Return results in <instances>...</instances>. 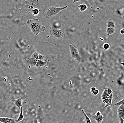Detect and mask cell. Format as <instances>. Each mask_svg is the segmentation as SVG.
Returning a JSON list of instances; mask_svg holds the SVG:
<instances>
[{
  "label": "cell",
  "mask_w": 124,
  "mask_h": 123,
  "mask_svg": "<svg viewBox=\"0 0 124 123\" xmlns=\"http://www.w3.org/2000/svg\"><path fill=\"white\" fill-rule=\"evenodd\" d=\"M23 9L26 13L31 12L34 9H38L40 10L41 14H43L51 4L46 0H23L22 1Z\"/></svg>",
  "instance_id": "cell-1"
},
{
  "label": "cell",
  "mask_w": 124,
  "mask_h": 123,
  "mask_svg": "<svg viewBox=\"0 0 124 123\" xmlns=\"http://www.w3.org/2000/svg\"><path fill=\"white\" fill-rule=\"evenodd\" d=\"M26 24L31 29L32 34L35 36L45 31L46 29V27L42 25L37 18L28 20L26 22Z\"/></svg>",
  "instance_id": "cell-2"
},
{
  "label": "cell",
  "mask_w": 124,
  "mask_h": 123,
  "mask_svg": "<svg viewBox=\"0 0 124 123\" xmlns=\"http://www.w3.org/2000/svg\"><path fill=\"white\" fill-rule=\"evenodd\" d=\"M68 7V6L62 7L50 6L48 7L45 12L44 14V16L46 19L51 18Z\"/></svg>",
  "instance_id": "cell-3"
},
{
  "label": "cell",
  "mask_w": 124,
  "mask_h": 123,
  "mask_svg": "<svg viewBox=\"0 0 124 123\" xmlns=\"http://www.w3.org/2000/svg\"><path fill=\"white\" fill-rule=\"evenodd\" d=\"M49 31L50 35L54 39H61L64 36L63 31L55 27L51 26Z\"/></svg>",
  "instance_id": "cell-4"
},
{
  "label": "cell",
  "mask_w": 124,
  "mask_h": 123,
  "mask_svg": "<svg viewBox=\"0 0 124 123\" xmlns=\"http://www.w3.org/2000/svg\"><path fill=\"white\" fill-rule=\"evenodd\" d=\"M70 50L72 57L77 61L80 62L82 59L81 57L79 55L78 47L74 44H70Z\"/></svg>",
  "instance_id": "cell-5"
},
{
  "label": "cell",
  "mask_w": 124,
  "mask_h": 123,
  "mask_svg": "<svg viewBox=\"0 0 124 123\" xmlns=\"http://www.w3.org/2000/svg\"><path fill=\"white\" fill-rule=\"evenodd\" d=\"M39 53L37 52H35L31 56L28 61V64L32 67H35L37 62Z\"/></svg>",
  "instance_id": "cell-6"
},
{
  "label": "cell",
  "mask_w": 124,
  "mask_h": 123,
  "mask_svg": "<svg viewBox=\"0 0 124 123\" xmlns=\"http://www.w3.org/2000/svg\"><path fill=\"white\" fill-rule=\"evenodd\" d=\"M93 118L96 121L97 123H101L103 120V117L101 115L100 112L97 111L96 112V114L93 116Z\"/></svg>",
  "instance_id": "cell-7"
},
{
  "label": "cell",
  "mask_w": 124,
  "mask_h": 123,
  "mask_svg": "<svg viewBox=\"0 0 124 123\" xmlns=\"http://www.w3.org/2000/svg\"><path fill=\"white\" fill-rule=\"evenodd\" d=\"M118 116L119 118L124 120V105H120L117 110Z\"/></svg>",
  "instance_id": "cell-8"
},
{
  "label": "cell",
  "mask_w": 124,
  "mask_h": 123,
  "mask_svg": "<svg viewBox=\"0 0 124 123\" xmlns=\"http://www.w3.org/2000/svg\"><path fill=\"white\" fill-rule=\"evenodd\" d=\"M0 122L3 123H15L16 120L12 118L0 117Z\"/></svg>",
  "instance_id": "cell-9"
},
{
  "label": "cell",
  "mask_w": 124,
  "mask_h": 123,
  "mask_svg": "<svg viewBox=\"0 0 124 123\" xmlns=\"http://www.w3.org/2000/svg\"><path fill=\"white\" fill-rule=\"evenodd\" d=\"M22 99L20 98L19 99H11V101L13 102L15 105L18 107L19 110H20L21 108L22 107Z\"/></svg>",
  "instance_id": "cell-10"
},
{
  "label": "cell",
  "mask_w": 124,
  "mask_h": 123,
  "mask_svg": "<svg viewBox=\"0 0 124 123\" xmlns=\"http://www.w3.org/2000/svg\"><path fill=\"white\" fill-rule=\"evenodd\" d=\"M107 28H115L116 25L115 22L111 18H109L107 22Z\"/></svg>",
  "instance_id": "cell-11"
},
{
  "label": "cell",
  "mask_w": 124,
  "mask_h": 123,
  "mask_svg": "<svg viewBox=\"0 0 124 123\" xmlns=\"http://www.w3.org/2000/svg\"><path fill=\"white\" fill-rule=\"evenodd\" d=\"M47 61H42L38 59L37 62L35 67H42L45 66L46 65Z\"/></svg>",
  "instance_id": "cell-12"
},
{
  "label": "cell",
  "mask_w": 124,
  "mask_h": 123,
  "mask_svg": "<svg viewBox=\"0 0 124 123\" xmlns=\"http://www.w3.org/2000/svg\"><path fill=\"white\" fill-rule=\"evenodd\" d=\"M78 7L79 8L80 11L81 12H84L86 11L88 8V7L85 4H81L79 5Z\"/></svg>",
  "instance_id": "cell-13"
},
{
  "label": "cell",
  "mask_w": 124,
  "mask_h": 123,
  "mask_svg": "<svg viewBox=\"0 0 124 123\" xmlns=\"http://www.w3.org/2000/svg\"><path fill=\"white\" fill-rule=\"evenodd\" d=\"M116 31L115 28H107L106 32L107 36H109L110 35L113 34L115 33Z\"/></svg>",
  "instance_id": "cell-14"
},
{
  "label": "cell",
  "mask_w": 124,
  "mask_h": 123,
  "mask_svg": "<svg viewBox=\"0 0 124 123\" xmlns=\"http://www.w3.org/2000/svg\"><path fill=\"white\" fill-rule=\"evenodd\" d=\"M23 107H22L20 109V113L19 115L18 119L16 120V123H18L20 121H21L23 120L24 118V116H23V114L22 111Z\"/></svg>",
  "instance_id": "cell-15"
},
{
  "label": "cell",
  "mask_w": 124,
  "mask_h": 123,
  "mask_svg": "<svg viewBox=\"0 0 124 123\" xmlns=\"http://www.w3.org/2000/svg\"><path fill=\"white\" fill-rule=\"evenodd\" d=\"M113 93H112L111 94L109 95V96L108 97V99H109V102L108 103V104H106L104 108H106L107 107L109 106L113 105L112 104V99H113Z\"/></svg>",
  "instance_id": "cell-16"
},
{
  "label": "cell",
  "mask_w": 124,
  "mask_h": 123,
  "mask_svg": "<svg viewBox=\"0 0 124 123\" xmlns=\"http://www.w3.org/2000/svg\"><path fill=\"white\" fill-rule=\"evenodd\" d=\"M31 13L32 15L35 16L38 15L39 14H41L40 11L38 9H34L32 10Z\"/></svg>",
  "instance_id": "cell-17"
},
{
  "label": "cell",
  "mask_w": 124,
  "mask_h": 123,
  "mask_svg": "<svg viewBox=\"0 0 124 123\" xmlns=\"http://www.w3.org/2000/svg\"><path fill=\"white\" fill-rule=\"evenodd\" d=\"M91 93L94 95H96L99 93V90L96 89L95 87H91Z\"/></svg>",
  "instance_id": "cell-18"
},
{
  "label": "cell",
  "mask_w": 124,
  "mask_h": 123,
  "mask_svg": "<svg viewBox=\"0 0 124 123\" xmlns=\"http://www.w3.org/2000/svg\"><path fill=\"white\" fill-rule=\"evenodd\" d=\"M82 113H83L85 117V123H91L90 120L89 118L87 116L86 114V113H85L84 110H82Z\"/></svg>",
  "instance_id": "cell-19"
},
{
  "label": "cell",
  "mask_w": 124,
  "mask_h": 123,
  "mask_svg": "<svg viewBox=\"0 0 124 123\" xmlns=\"http://www.w3.org/2000/svg\"><path fill=\"white\" fill-rule=\"evenodd\" d=\"M110 47V45L109 44L107 43H105L103 44L102 48L103 50L107 51L109 49Z\"/></svg>",
  "instance_id": "cell-20"
},
{
  "label": "cell",
  "mask_w": 124,
  "mask_h": 123,
  "mask_svg": "<svg viewBox=\"0 0 124 123\" xmlns=\"http://www.w3.org/2000/svg\"><path fill=\"white\" fill-rule=\"evenodd\" d=\"M38 59L45 61H47L45 57L44 56L41 55V54H40V53H39V56Z\"/></svg>",
  "instance_id": "cell-21"
},
{
  "label": "cell",
  "mask_w": 124,
  "mask_h": 123,
  "mask_svg": "<svg viewBox=\"0 0 124 123\" xmlns=\"http://www.w3.org/2000/svg\"><path fill=\"white\" fill-rule=\"evenodd\" d=\"M122 104L124 105V99H123L122 100H121L120 101L118 102V103H116V104H115L113 105L114 106H120V105Z\"/></svg>",
  "instance_id": "cell-22"
},
{
  "label": "cell",
  "mask_w": 124,
  "mask_h": 123,
  "mask_svg": "<svg viewBox=\"0 0 124 123\" xmlns=\"http://www.w3.org/2000/svg\"><path fill=\"white\" fill-rule=\"evenodd\" d=\"M102 95H105L106 96L108 97L109 96L108 94V92H107V88H105L104 89V91L103 92L102 94Z\"/></svg>",
  "instance_id": "cell-23"
},
{
  "label": "cell",
  "mask_w": 124,
  "mask_h": 123,
  "mask_svg": "<svg viewBox=\"0 0 124 123\" xmlns=\"http://www.w3.org/2000/svg\"><path fill=\"white\" fill-rule=\"evenodd\" d=\"M107 92H108V94L109 95H111V94L112 93V89L109 87H108L107 88Z\"/></svg>",
  "instance_id": "cell-24"
},
{
  "label": "cell",
  "mask_w": 124,
  "mask_h": 123,
  "mask_svg": "<svg viewBox=\"0 0 124 123\" xmlns=\"http://www.w3.org/2000/svg\"><path fill=\"white\" fill-rule=\"evenodd\" d=\"M102 101L104 103H105V104H107L109 102V99H108V98L102 100Z\"/></svg>",
  "instance_id": "cell-25"
},
{
  "label": "cell",
  "mask_w": 124,
  "mask_h": 123,
  "mask_svg": "<svg viewBox=\"0 0 124 123\" xmlns=\"http://www.w3.org/2000/svg\"><path fill=\"white\" fill-rule=\"evenodd\" d=\"M108 98V96L105 95H102V96H101V98H102V100Z\"/></svg>",
  "instance_id": "cell-26"
},
{
  "label": "cell",
  "mask_w": 124,
  "mask_h": 123,
  "mask_svg": "<svg viewBox=\"0 0 124 123\" xmlns=\"http://www.w3.org/2000/svg\"><path fill=\"white\" fill-rule=\"evenodd\" d=\"M120 33L122 34H124V28L120 30Z\"/></svg>",
  "instance_id": "cell-27"
},
{
  "label": "cell",
  "mask_w": 124,
  "mask_h": 123,
  "mask_svg": "<svg viewBox=\"0 0 124 123\" xmlns=\"http://www.w3.org/2000/svg\"><path fill=\"white\" fill-rule=\"evenodd\" d=\"M81 0H74L73 1V3H75L76 2H78V1H80Z\"/></svg>",
  "instance_id": "cell-28"
},
{
  "label": "cell",
  "mask_w": 124,
  "mask_h": 123,
  "mask_svg": "<svg viewBox=\"0 0 124 123\" xmlns=\"http://www.w3.org/2000/svg\"><path fill=\"white\" fill-rule=\"evenodd\" d=\"M120 121L119 123H124V119L120 118Z\"/></svg>",
  "instance_id": "cell-29"
},
{
  "label": "cell",
  "mask_w": 124,
  "mask_h": 123,
  "mask_svg": "<svg viewBox=\"0 0 124 123\" xmlns=\"http://www.w3.org/2000/svg\"><path fill=\"white\" fill-rule=\"evenodd\" d=\"M46 0L49 1V2L50 3H51V2H53V1H54L55 0Z\"/></svg>",
  "instance_id": "cell-30"
}]
</instances>
